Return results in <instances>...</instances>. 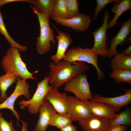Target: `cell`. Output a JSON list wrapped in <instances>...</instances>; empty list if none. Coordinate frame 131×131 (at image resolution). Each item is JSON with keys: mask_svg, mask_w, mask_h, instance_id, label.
Listing matches in <instances>:
<instances>
[{"mask_svg": "<svg viewBox=\"0 0 131 131\" xmlns=\"http://www.w3.org/2000/svg\"><path fill=\"white\" fill-rule=\"evenodd\" d=\"M59 25L70 27L77 31L83 32L90 26L91 19L87 15L80 13L75 17L68 19H62L50 17Z\"/></svg>", "mask_w": 131, "mask_h": 131, "instance_id": "11", "label": "cell"}, {"mask_svg": "<svg viewBox=\"0 0 131 131\" xmlns=\"http://www.w3.org/2000/svg\"><path fill=\"white\" fill-rule=\"evenodd\" d=\"M53 87L49 83L47 75L38 84L37 89L31 98L27 100L24 99L19 103L21 109L27 107L29 113L31 115L37 114L43 103L45 97L49 90Z\"/></svg>", "mask_w": 131, "mask_h": 131, "instance_id": "5", "label": "cell"}, {"mask_svg": "<svg viewBox=\"0 0 131 131\" xmlns=\"http://www.w3.org/2000/svg\"><path fill=\"white\" fill-rule=\"evenodd\" d=\"M110 119L92 115L78 121L83 131H108L110 127Z\"/></svg>", "mask_w": 131, "mask_h": 131, "instance_id": "13", "label": "cell"}, {"mask_svg": "<svg viewBox=\"0 0 131 131\" xmlns=\"http://www.w3.org/2000/svg\"><path fill=\"white\" fill-rule=\"evenodd\" d=\"M63 60L71 64L75 62L81 61L91 64L96 70L97 80L100 81L105 77L104 73L98 66V55L91 49H83L80 47H73L66 53Z\"/></svg>", "mask_w": 131, "mask_h": 131, "instance_id": "4", "label": "cell"}, {"mask_svg": "<svg viewBox=\"0 0 131 131\" xmlns=\"http://www.w3.org/2000/svg\"><path fill=\"white\" fill-rule=\"evenodd\" d=\"M114 56L111 62L112 70L120 69L131 70V56H126L121 52L118 53Z\"/></svg>", "mask_w": 131, "mask_h": 131, "instance_id": "20", "label": "cell"}, {"mask_svg": "<svg viewBox=\"0 0 131 131\" xmlns=\"http://www.w3.org/2000/svg\"><path fill=\"white\" fill-rule=\"evenodd\" d=\"M30 7L33 10L34 13L37 15L40 26V35L36 38L37 51L40 55L44 54L50 50L51 47V42L54 46L56 43L53 29L49 26L50 17L38 12L33 6H30Z\"/></svg>", "mask_w": 131, "mask_h": 131, "instance_id": "3", "label": "cell"}, {"mask_svg": "<svg viewBox=\"0 0 131 131\" xmlns=\"http://www.w3.org/2000/svg\"><path fill=\"white\" fill-rule=\"evenodd\" d=\"M108 11L105 12L102 25L92 33L94 38L92 51L103 57H108L109 48L107 42L106 33L108 22L110 18Z\"/></svg>", "mask_w": 131, "mask_h": 131, "instance_id": "8", "label": "cell"}, {"mask_svg": "<svg viewBox=\"0 0 131 131\" xmlns=\"http://www.w3.org/2000/svg\"><path fill=\"white\" fill-rule=\"evenodd\" d=\"M16 80V85L12 93L0 104V110L4 109L10 110L16 117L17 125L19 126L20 116L18 113L15 109V103L16 99L20 96L23 95L28 100L30 98L31 95L29 90V85L26 81L22 80L18 76Z\"/></svg>", "mask_w": 131, "mask_h": 131, "instance_id": "7", "label": "cell"}, {"mask_svg": "<svg viewBox=\"0 0 131 131\" xmlns=\"http://www.w3.org/2000/svg\"><path fill=\"white\" fill-rule=\"evenodd\" d=\"M0 33L3 35L11 46L18 48L20 51L25 52L27 48L17 43L11 37L8 33L4 23L2 15L0 10Z\"/></svg>", "mask_w": 131, "mask_h": 131, "instance_id": "26", "label": "cell"}, {"mask_svg": "<svg viewBox=\"0 0 131 131\" xmlns=\"http://www.w3.org/2000/svg\"><path fill=\"white\" fill-rule=\"evenodd\" d=\"M69 18L76 16L80 13L79 10V3L77 0H65Z\"/></svg>", "mask_w": 131, "mask_h": 131, "instance_id": "27", "label": "cell"}, {"mask_svg": "<svg viewBox=\"0 0 131 131\" xmlns=\"http://www.w3.org/2000/svg\"><path fill=\"white\" fill-rule=\"evenodd\" d=\"M116 0H97V5L94 14L93 20L95 21L98 17L99 12L106 5L111 3L117 2Z\"/></svg>", "mask_w": 131, "mask_h": 131, "instance_id": "28", "label": "cell"}, {"mask_svg": "<svg viewBox=\"0 0 131 131\" xmlns=\"http://www.w3.org/2000/svg\"><path fill=\"white\" fill-rule=\"evenodd\" d=\"M61 131H77V127L72 123L60 129Z\"/></svg>", "mask_w": 131, "mask_h": 131, "instance_id": "31", "label": "cell"}, {"mask_svg": "<svg viewBox=\"0 0 131 131\" xmlns=\"http://www.w3.org/2000/svg\"><path fill=\"white\" fill-rule=\"evenodd\" d=\"M131 34L129 35L128 37H127L125 42L127 43H129L131 42Z\"/></svg>", "mask_w": 131, "mask_h": 131, "instance_id": "35", "label": "cell"}, {"mask_svg": "<svg viewBox=\"0 0 131 131\" xmlns=\"http://www.w3.org/2000/svg\"><path fill=\"white\" fill-rule=\"evenodd\" d=\"M131 31V18L130 17L123 22L121 29L110 42L108 57H111L118 53L116 49L118 45H122L125 42L126 39Z\"/></svg>", "mask_w": 131, "mask_h": 131, "instance_id": "16", "label": "cell"}, {"mask_svg": "<svg viewBox=\"0 0 131 131\" xmlns=\"http://www.w3.org/2000/svg\"><path fill=\"white\" fill-rule=\"evenodd\" d=\"M18 76L14 73H7L0 77V103L3 102L8 97L6 91L9 87L16 82Z\"/></svg>", "mask_w": 131, "mask_h": 131, "instance_id": "19", "label": "cell"}, {"mask_svg": "<svg viewBox=\"0 0 131 131\" xmlns=\"http://www.w3.org/2000/svg\"><path fill=\"white\" fill-rule=\"evenodd\" d=\"M110 126L117 125H131V110L128 107L123 111L119 113L110 119Z\"/></svg>", "mask_w": 131, "mask_h": 131, "instance_id": "22", "label": "cell"}, {"mask_svg": "<svg viewBox=\"0 0 131 131\" xmlns=\"http://www.w3.org/2000/svg\"><path fill=\"white\" fill-rule=\"evenodd\" d=\"M22 128L21 131H28V126L27 123L24 121H21Z\"/></svg>", "mask_w": 131, "mask_h": 131, "instance_id": "34", "label": "cell"}, {"mask_svg": "<svg viewBox=\"0 0 131 131\" xmlns=\"http://www.w3.org/2000/svg\"><path fill=\"white\" fill-rule=\"evenodd\" d=\"M19 51L18 48L11 46L8 49L1 61L3 70L6 73H14L25 81L29 79H36L33 74L37 73L38 71L31 73L28 71Z\"/></svg>", "mask_w": 131, "mask_h": 131, "instance_id": "2", "label": "cell"}, {"mask_svg": "<svg viewBox=\"0 0 131 131\" xmlns=\"http://www.w3.org/2000/svg\"><path fill=\"white\" fill-rule=\"evenodd\" d=\"M73 121L66 114L62 115L57 113L54 114L50 120L49 125L61 129L72 123Z\"/></svg>", "mask_w": 131, "mask_h": 131, "instance_id": "25", "label": "cell"}, {"mask_svg": "<svg viewBox=\"0 0 131 131\" xmlns=\"http://www.w3.org/2000/svg\"><path fill=\"white\" fill-rule=\"evenodd\" d=\"M51 17L62 19L69 18L65 0H55Z\"/></svg>", "mask_w": 131, "mask_h": 131, "instance_id": "24", "label": "cell"}, {"mask_svg": "<svg viewBox=\"0 0 131 131\" xmlns=\"http://www.w3.org/2000/svg\"><path fill=\"white\" fill-rule=\"evenodd\" d=\"M0 131H17L13 125V121L8 122L5 119L0 112Z\"/></svg>", "mask_w": 131, "mask_h": 131, "instance_id": "29", "label": "cell"}, {"mask_svg": "<svg viewBox=\"0 0 131 131\" xmlns=\"http://www.w3.org/2000/svg\"><path fill=\"white\" fill-rule=\"evenodd\" d=\"M17 1H24L29 2V0H1L0 1V7L6 3Z\"/></svg>", "mask_w": 131, "mask_h": 131, "instance_id": "32", "label": "cell"}, {"mask_svg": "<svg viewBox=\"0 0 131 131\" xmlns=\"http://www.w3.org/2000/svg\"><path fill=\"white\" fill-rule=\"evenodd\" d=\"M39 112V119L33 131H46L52 116L57 112L49 101L46 100L40 106Z\"/></svg>", "mask_w": 131, "mask_h": 131, "instance_id": "15", "label": "cell"}, {"mask_svg": "<svg viewBox=\"0 0 131 131\" xmlns=\"http://www.w3.org/2000/svg\"><path fill=\"white\" fill-rule=\"evenodd\" d=\"M123 54L127 56H131V45H129L121 52Z\"/></svg>", "mask_w": 131, "mask_h": 131, "instance_id": "33", "label": "cell"}, {"mask_svg": "<svg viewBox=\"0 0 131 131\" xmlns=\"http://www.w3.org/2000/svg\"></svg>", "mask_w": 131, "mask_h": 131, "instance_id": "36", "label": "cell"}, {"mask_svg": "<svg viewBox=\"0 0 131 131\" xmlns=\"http://www.w3.org/2000/svg\"><path fill=\"white\" fill-rule=\"evenodd\" d=\"M49 66L50 71L47 76L49 84L57 89L78 74L90 70L85 62L76 61L71 64L64 60L56 64L51 62Z\"/></svg>", "mask_w": 131, "mask_h": 131, "instance_id": "1", "label": "cell"}, {"mask_svg": "<svg viewBox=\"0 0 131 131\" xmlns=\"http://www.w3.org/2000/svg\"><path fill=\"white\" fill-rule=\"evenodd\" d=\"M127 126L124 125H117L111 126L108 131H126Z\"/></svg>", "mask_w": 131, "mask_h": 131, "instance_id": "30", "label": "cell"}, {"mask_svg": "<svg viewBox=\"0 0 131 131\" xmlns=\"http://www.w3.org/2000/svg\"><path fill=\"white\" fill-rule=\"evenodd\" d=\"M85 73L76 75L65 83L64 90L73 93L76 98L82 100H90L93 96L90 91Z\"/></svg>", "mask_w": 131, "mask_h": 131, "instance_id": "6", "label": "cell"}, {"mask_svg": "<svg viewBox=\"0 0 131 131\" xmlns=\"http://www.w3.org/2000/svg\"><path fill=\"white\" fill-rule=\"evenodd\" d=\"M111 8L112 12L115 14L112 19L108 23V28H112L116 25L118 19L124 12L131 9V0H118L115 2Z\"/></svg>", "mask_w": 131, "mask_h": 131, "instance_id": "18", "label": "cell"}, {"mask_svg": "<svg viewBox=\"0 0 131 131\" xmlns=\"http://www.w3.org/2000/svg\"><path fill=\"white\" fill-rule=\"evenodd\" d=\"M68 96L66 92L60 93L57 89L53 88L47 93L44 100L49 101L57 113L64 115L66 114L69 107Z\"/></svg>", "mask_w": 131, "mask_h": 131, "instance_id": "10", "label": "cell"}, {"mask_svg": "<svg viewBox=\"0 0 131 131\" xmlns=\"http://www.w3.org/2000/svg\"><path fill=\"white\" fill-rule=\"evenodd\" d=\"M55 0H29V3L34 6V8L38 12L50 17L53 11Z\"/></svg>", "mask_w": 131, "mask_h": 131, "instance_id": "21", "label": "cell"}, {"mask_svg": "<svg viewBox=\"0 0 131 131\" xmlns=\"http://www.w3.org/2000/svg\"><path fill=\"white\" fill-rule=\"evenodd\" d=\"M53 25L57 33L56 39L58 44L56 54L51 57V59L52 62L56 64L63 60L66 50L73 41L68 33L61 32L54 25Z\"/></svg>", "mask_w": 131, "mask_h": 131, "instance_id": "17", "label": "cell"}, {"mask_svg": "<svg viewBox=\"0 0 131 131\" xmlns=\"http://www.w3.org/2000/svg\"><path fill=\"white\" fill-rule=\"evenodd\" d=\"M125 91L124 94L112 97H106L95 94L90 100L106 103L113 106L115 112H117L122 107L131 102V88L125 89Z\"/></svg>", "mask_w": 131, "mask_h": 131, "instance_id": "12", "label": "cell"}, {"mask_svg": "<svg viewBox=\"0 0 131 131\" xmlns=\"http://www.w3.org/2000/svg\"><path fill=\"white\" fill-rule=\"evenodd\" d=\"M109 76L115 79L117 83L123 82L129 84H131V70L113 69Z\"/></svg>", "mask_w": 131, "mask_h": 131, "instance_id": "23", "label": "cell"}, {"mask_svg": "<svg viewBox=\"0 0 131 131\" xmlns=\"http://www.w3.org/2000/svg\"><path fill=\"white\" fill-rule=\"evenodd\" d=\"M83 101L92 115L110 119L116 114L114 107L106 103L91 100Z\"/></svg>", "mask_w": 131, "mask_h": 131, "instance_id": "14", "label": "cell"}, {"mask_svg": "<svg viewBox=\"0 0 131 131\" xmlns=\"http://www.w3.org/2000/svg\"><path fill=\"white\" fill-rule=\"evenodd\" d=\"M68 97L69 107L66 114L73 121H78L92 115L83 100L73 96H68Z\"/></svg>", "mask_w": 131, "mask_h": 131, "instance_id": "9", "label": "cell"}]
</instances>
